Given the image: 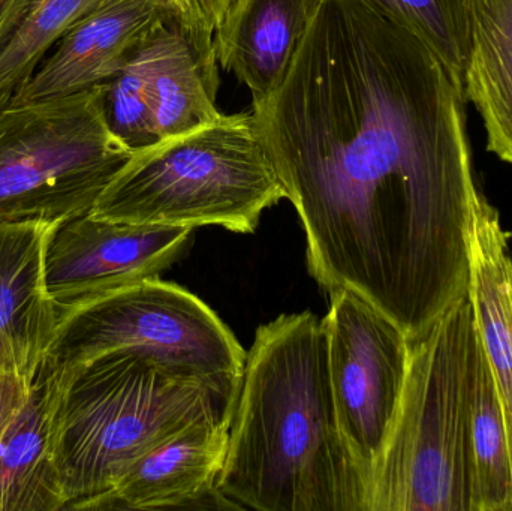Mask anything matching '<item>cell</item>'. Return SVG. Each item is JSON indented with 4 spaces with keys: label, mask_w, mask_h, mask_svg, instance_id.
Wrapping results in <instances>:
<instances>
[{
    "label": "cell",
    "mask_w": 512,
    "mask_h": 511,
    "mask_svg": "<svg viewBox=\"0 0 512 511\" xmlns=\"http://www.w3.org/2000/svg\"><path fill=\"white\" fill-rule=\"evenodd\" d=\"M462 89L370 0H319L256 134L319 287L349 290L409 341L468 293L480 194Z\"/></svg>",
    "instance_id": "1"
},
{
    "label": "cell",
    "mask_w": 512,
    "mask_h": 511,
    "mask_svg": "<svg viewBox=\"0 0 512 511\" xmlns=\"http://www.w3.org/2000/svg\"><path fill=\"white\" fill-rule=\"evenodd\" d=\"M216 491L234 509L372 511L369 483L337 419L324 327L312 312L256 330Z\"/></svg>",
    "instance_id": "2"
},
{
    "label": "cell",
    "mask_w": 512,
    "mask_h": 511,
    "mask_svg": "<svg viewBox=\"0 0 512 511\" xmlns=\"http://www.w3.org/2000/svg\"><path fill=\"white\" fill-rule=\"evenodd\" d=\"M239 390L140 351H113L75 365L57 440L66 510H87L177 432L233 417Z\"/></svg>",
    "instance_id": "3"
},
{
    "label": "cell",
    "mask_w": 512,
    "mask_h": 511,
    "mask_svg": "<svg viewBox=\"0 0 512 511\" xmlns=\"http://www.w3.org/2000/svg\"><path fill=\"white\" fill-rule=\"evenodd\" d=\"M285 198L252 113H221L135 149L90 213L126 224L251 234L262 213Z\"/></svg>",
    "instance_id": "4"
},
{
    "label": "cell",
    "mask_w": 512,
    "mask_h": 511,
    "mask_svg": "<svg viewBox=\"0 0 512 511\" xmlns=\"http://www.w3.org/2000/svg\"><path fill=\"white\" fill-rule=\"evenodd\" d=\"M475 341L468 293L412 339L402 404L376 474L372 511H471Z\"/></svg>",
    "instance_id": "5"
},
{
    "label": "cell",
    "mask_w": 512,
    "mask_h": 511,
    "mask_svg": "<svg viewBox=\"0 0 512 511\" xmlns=\"http://www.w3.org/2000/svg\"><path fill=\"white\" fill-rule=\"evenodd\" d=\"M107 83L0 105V225H56L92 212L131 158L105 113Z\"/></svg>",
    "instance_id": "6"
},
{
    "label": "cell",
    "mask_w": 512,
    "mask_h": 511,
    "mask_svg": "<svg viewBox=\"0 0 512 511\" xmlns=\"http://www.w3.org/2000/svg\"><path fill=\"white\" fill-rule=\"evenodd\" d=\"M122 350L242 386L246 351L234 333L200 297L161 278L117 288L66 314L50 354L81 365Z\"/></svg>",
    "instance_id": "7"
},
{
    "label": "cell",
    "mask_w": 512,
    "mask_h": 511,
    "mask_svg": "<svg viewBox=\"0 0 512 511\" xmlns=\"http://www.w3.org/2000/svg\"><path fill=\"white\" fill-rule=\"evenodd\" d=\"M328 296L330 308L321 323L334 407L372 495L399 416L411 341L390 318L352 291H331Z\"/></svg>",
    "instance_id": "8"
},
{
    "label": "cell",
    "mask_w": 512,
    "mask_h": 511,
    "mask_svg": "<svg viewBox=\"0 0 512 511\" xmlns=\"http://www.w3.org/2000/svg\"><path fill=\"white\" fill-rule=\"evenodd\" d=\"M192 233L194 228L126 224L92 213L53 225L44 273L60 320L102 294L161 278L188 251Z\"/></svg>",
    "instance_id": "9"
},
{
    "label": "cell",
    "mask_w": 512,
    "mask_h": 511,
    "mask_svg": "<svg viewBox=\"0 0 512 511\" xmlns=\"http://www.w3.org/2000/svg\"><path fill=\"white\" fill-rule=\"evenodd\" d=\"M171 23L165 0H99L51 48L11 102L72 95L108 83Z\"/></svg>",
    "instance_id": "10"
},
{
    "label": "cell",
    "mask_w": 512,
    "mask_h": 511,
    "mask_svg": "<svg viewBox=\"0 0 512 511\" xmlns=\"http://www.w3.org/2000/svg\"><path fill=\"white\" fill-rule=\"evenodd\" d=\"M231 417L201 420L153 447L87 510L234 509L218 491Z\"/></svg>",
    "instance_id": "11"
},
{
    "label": "cell",
    "mask_w": 512,
    "mask_h": 511,
    "mask_svg": "<svg viewBox=\"0 0 512 511\" xmlns=\"http://www.w3.org/2000/svg\"><path fill=\"white\" fill-rule=\"evenodd\" d=\"M75 365L48 354L0 432V511L66 510L57 465L60 413Z\"/></svg>",
    "instance_id": "12"
},
{
    "label": "cell",
    "mask_w": 512,
    "mask_h": 511,
    "mask_svg": "<svg viewBox=\"0 0 512 511\" xmlns=\"http://www.w3.org/2000/svg\"><path fill=\"white\" fill-rule=\"evenodd\" d=\"M50 224L0 225V375L32 377L60 318L45 285Z\"/></svg>",
    "instance_id": "13"
},
{
    "label": "cell",
    "mask_w": 512,
    "mask_h": 511,
    "mask_svg": "<svg viewBox=\"0 0 512 511\" xmlns=\"http://www.w3.org/2000/svg\"><path fill=\"white\" fill-rule=\"evenodd\" d=\"M319 0H230L215 33L218 65L251 90L252 105L285 78Z\"/></svg>",
    "instance_id": "14"
},
{
    "label": "cell",
    "mask_w": 512,
    "mask_h": 511,
    "mask_svg": "<svg viewBox=\"0 0 512 511\" xmlns=\"http://www.w3.org/2000/svg\"><path fill=\"white\" fill-rule=\"evenodd\" d=\"M468 296L481 344L512 420V255L501 215L483 192L472 206Z\"/></svg>",
    "instance_id": "15"
},
{
    "label": "cell",
    "mask_w": 512,
    "mask_h": 511,
    "mask_svg": "<svg viewBox=\"0 0 512 511\" xmlns=\"http://www.w3.org/2000/svg\"><path fill=\"white\" fill-rule=\"evenodd\" d=\"M463 93L483 119L487 150L512 164V0H469Z\"/></svg>",
    "instance_id": "16"
},
{
    "label": "cell",
    "mask_w": 512,
    "mask_h": 511,
    "mask_svg": "<svg viewBox=\"0 0 512 511\" xmlns=\"http://www.w3.org/2000/svg\"><path fill=\"white\" fill-rule=\"evenodd\" d=\"M471 511H512V420L477 332L472 357Z\"/></svg>",
    "instance_id": "17"
},
{
    "label": "cell",
    "mask_w": 512,
    "mask_h": 511,
    "mask_svg": "<svg viewBox=\"0 0 512 511\" xmlns=\"http://www.w3.org/2000/svg\"><path fill=\"white\" fill-rule=\"evenodd\" d=\"M152 111L156 140L216 119V95L182 30L171 23L155 36Z\"/></svg>",
    "instance_id": "18"
},
{
    "label": "cell",
    "mask_w": 512,
    "mask_h": 511,
    "mask_svg": "<svg viewBox=\"0 0 512 511\" xmlns=\"http://www.w3.org/2000/svg\"><path fill=\"white\" fill-rule=\"evenodd\" d=\"M99 0H32L0 42V105L30 80L59 39Z\"/></svg>",
    "instance_id": "19"
},
{
    "label": "cell",
    "mask_w": 512,
    "mask_h": 511,
    "mask_svg": "<svg viewBox=\"0 0 512 511\" xmlns=\"http://www.w3.org/2000/svg\"><path fill=\"white\" fill-rule=\"evenodd\" d=\"M414 33L463 92L469 44V0H370ZM465 95V93H463Z\"/></svg>",
    "instance_id": "20"
},
{
    "label": "cell",
    "mask_w": 512,
    "mask_h": 511,
    "mask_svg": "<svg viewBox=\"0 0 512 511\" xmlns=\"http://www.w3.org/2000/svg\"><path fill=\"white\" fill-rule=\"evenodd\" d=\"M155 36L108 81L105 93V113L111 129L134 150L156 141L152 111Z\"/></svg>",
    "instance_id": "21"
},
{
    "label": "cell",
    "mask_w": 512,
    "mask_h": 511,
    "mask_svg": "<svg viewBox=\"0 0 512 511\" xmlns=\"http://www.w3.org/2000/svg\"><path fill=\"white\" fill-rule=\"evenodd\" d=\"M174 24L182 30L194 48L204 77L213 93H218L219 65L215 51V33L230 0H165Z\"/></svg>",
    "instance_id": "22"
},
{
    "label": "cell",
    "mask_w": 512,
    "mask_h": 511,
    "mask_svg": "<svg viewBox=\"0 0 512 511\" xmlns=\"http://www.w3.org/2000/svg\"><path fill=\"white\" fill-rule=\"evenodd\" d=\"M30 378L32 377L0 375V432L26 399Z\"/></svg>",
    "instance_id": "23"
},
{
    "label": "cell",
    "mask_w": 512,
    "mask_h": 511,
    "mask_svg": "<svg viewBox=\"0 0 512 511\" xmlns=\"http://www.w3.org/2000/svg\"><path fill=\"white\" fill-rule=\"evenodd\" d=\"M32 0H0V42L9 35Z\"/></svg>",
    "instance_id": "24"
}]
</instances>
